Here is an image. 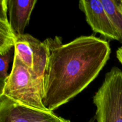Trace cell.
<instances>
[{"mask_svg": "<svg viewBox=\"0 0 122 122\" xmlns=\"http://www.w3.org/2000/svg\"><path fill=\"white\" fill-rule=\"evenodd\" d=\"M44 41L49 51L44 79L43 103L54 112L83 91L95 79L110 58L106 39L81 36L63 44L55 36Z\"/></svg>", "mask_w": 122, "mask_h": 122, "instance_id": "obj_1", "label": "cell"}, {"mask_svg": "<svg viewBox=\"0 0 122 122\" xmlns=\"http://www.w3.org/2000/svg\"><path fill=\"white\" fill-rule=\"evenodd\" d=\"M0 96L21 106L41 111H49L43 103L44 79L37 76L14 54L10 73Z\"/></svg>", "mask_w": 122, "mask_h": 122, "instance_id": "obj_2", "label": "cell"}, {"mask_svg": "<svg viewBox=\"0 0 122 122\" xmlns=\"http://www.w3.org/2000/svg\"><path fill=\"white\" fill-rule=\"evenodd\" d=\"M97 122H122V71L114 66L93 97Z\"/></svg>", "mask_w": 122, "mask_h": 122, "instance_id": "obj_3", "label": "cell"}, {"mask_svg": "<svg viewBox=\"0 0 122 122\" xmlns=\"http://www.w3.org/2000/svg\"><path fill=\"white\" fill-rule=\"evenodd\" d=\"M14 54L37 76L44 79L49 56L45 41L41 42L27 33L16 36Z\"/></svg>", "mask_w": 122, "mask_h": 122, "instance_id": "obj_4", "label": "cell"}, {"mask_svg": "<svg viewBox=\"0 0 122 122\" xmlns=\"http://www.w3.org/2000/svg\"><path fill=\"white\" fill-rule=\"evenodd\" d=\"M80 10L84 13L86 20L95 33L101 34L109 40L119 41V38L101 0H81Z\"/></svg>", "mask_w": 122, "mask_h": 122, "instance_id": "obj_5", "label": "cell"}, {"mask_svg": "<svg viewBox=\"0 0 122 122\" xmlns=\"http://www.w3.org/2000/svg\"><path fill=\"white\" fill-rule=\"evenodd\" d=\"M36 0H8L7 8L10 24L16 36L24 35Z\"/></svg>", "mask_w": 122, "mask_h": 122, "instance_id": "obj_6", "label": "cell"}, {"mask_svg": "<svg viewBox=\"0 0 122 122\" xmlns=\"http://www.w3.org/2000/svg\"><path fill=\"white\" fill-rule=\"evenodd\" d=\"M34 112L35 109L0 96V122H32Z\"/></svg>", "mask_w": 122, "mask_h": 122, "instance_id": "obj_7", "label": "cell"}, {"mask_svg": "<svg viewBox=\"0 0 122 122\" xmlns=\"http://www.w3.org/2000/svg\"><path fill=\"white\" fill-rule=\"evenodd\" d=\"M7 2L8 0L0 1V55L14 48L16 39L8 20Z\"/></svg>", "mask_w": 122, "mask_h": 122, "instance_id": "obj_8", "label": "cell"}, {"mask_svg": "<svg viewBox=\"0 0 122 122\" xmlns=\"http://www.w3.org/2000/svg\"><path fill=\"white\" fill-rule=\"evenodd\" d=\"M122 45V3L121 0H101Z\"/></svg>", "mask_w": 122, "mask_h": 122, "instance_id": "obj_9", "label": "cell"}, {"mask_svg": "<svg viewBox=\"0 0 122 122\" xmlns=\"http://www.w3.org/2000/svg\"><path fill=\"white\" fill-rule=\"evenodd\" d=\"M14 56V48L3 54L0 55V92L2 90L6 80L8 78L7 73L8 66L12 58Z\"/></svg>", "mask_w": 122, "mask_h": 122, "instance_id": "obj_10", "label": "cell"}, {"mask_svg": "<svg viewBox=\"0 0 122 122\" xmlns=\"http://www.w3.org/2000/svg\"><path fill=\"white\" fill-rule=\"evenodd\" d=\"M32 122H71L55 114L54 112L35 110Z\"/></svg>", "mask_w": 122, "mask_h": 122, "instance_id": "obj_11", "label": "cell"}, {"mask_svg": "<svg viewBox=\"0 0 122 122\" xmlns=\"http://www.w3.org/2000/svg\"><path fill=\"white\" fill-rule=\"evenodd\" d=\"M116 56L118 60L119 61V62L121 63L122 65V46L119 48H118V50H117Z\"/></svg>", "mask_w": 122, "mask_h": 122, "instance_id": "obj_12", "label": "cell"}, {"mask_svg": "<svg viewBox=\"0 0 122 122\" xmlns=\"http://www.w3.org/2000/svg\"><path fill=\"white\" fill-rule=\"evenodd\" d=\"M95 117H92V119H91L90 120H89L88 122H95Z\"/></svg>", "mask_w": 122, "mask_h": 122, "instance_id": "obj_13", "label": "cell"}, {"mask_svg": "<svg viewBox=\"0 0 122 122\" xmlns=\"http://www.w3.org/2000/svg\"><path fill=\"white\" fill-rule=\"evenodd\" d=\"M121 1H122V0H121Z\"/></svg>", "mask_w": 122, "mask_h": 122, "instance_id": "obj_14", "label": "cell"}]
</instances>
